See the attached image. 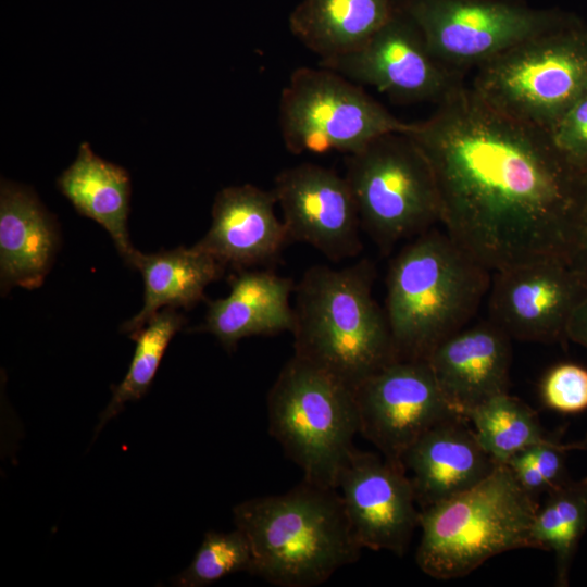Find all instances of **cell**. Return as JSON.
Segmentation results:
<instances>
[{"label": "cell", "mask_w": 587, "mask_h": 587, "mask_svg": "<svg viewBox=\"0 0 587 587\" xmlns=\"http://www.w3.org/2000/svg\"><path fill=\"white\" fill-rule=\"evenodd\" d=\"M405 134L433 170L444 229L480 264L495 272L572 261L584 171L564 159L548 132L463 85Z\"/></svg>", "instance_id": "obj_1"}, {"label": "cell", "mask_w": 587, "mask_h": 587, "mask_svg": "<svg viewBox=\"0 0 587 587\" xmlns=\"http://www.w3.org/2000/svg\"><path fill=\"white\" fill-rule=\"evenodd\" d=\"M491 274L445 229L410 239L386 280L384 310L398 360H427L466 327L488 295Z\"/></svg>", "instance_id": "obj_2"}, {"label": "cell", "mask_w": 587, "mask_h": 587, "mask_svg": "<svg viewBox=\"0 0 587 587\" xmlns=\"http://www.w3.org/2000/svg\"><path fill=\"white\" fill-rule=\"evenodd\" d=\"M374 264L315 265L295 287L294 355L354 389L398 360L383 310L373 297Z\"/></svg>", "instance_id": "obj_3"}, {"label": "cell", "mask_w": 587, "mask_h": 587, "mask_svg": "<svg viewBox=\"0 0 587 587\" xmlns=\"http://www.w3.org/2000/svg\"><path fill=\"white\" fill-rule=\"evenodd\" d=\"M233 516L250 544L252 574L275 586L320 585L363 549L338 490L304 479L285 494L238 503Z\"/></svg>", "instance_id": "obj_4"}, {"label": "cell", "mask_w": 587, "mask_h": 587, "mask_svg": "<svg viewBox=\"0 0 587 587\" xmlns=\"http://www.w3.org/2000/svg\"><path fill=\"white\" fill-rule=\"evenodd\" d=\"M538 507L511 469L498 464L472 488L420 509L416 564L433 578L452 579L497 554L533 548Z\"/></svg>", "instance_id": "obj_5"}, {"label": "cell", "mask_w": 587, "mask_h": 587, "mask_svg": "<svg viewBox=\"0 0 587 587\" xmlns=\"http://www.w3.org/2000/svg\"><path fill=\"white\" fill-rule=\"evenodd\" d=\"M270 434L312 484L336 488L360 430L353 389L292 355L267 395Z\"/></svg>", "instance_id": "obj_6"}, {"label": "cell", "mask_w": 587, "mask_h": 587, "mask_svg": "<svg viewBox=\"0 0 587 587\" xmlns=\"http://www.w3.org/2000/svg\"><path fill=\"white\" fill-rule=\"evenodd\" d=\"M496 110L548 133L587 93V25L573 15L477 67L470 86Z\"/></svg>", "instance_id": "obj_7"}, {"label": "cell", "mask_w": 587, "mask_h": 587, "mask_svg": "<svg viewBox=\"0 0 587 587\" xmlns=\"http://www.w3.org/2000/svg\"><path fill=\"white\" fill-rule=\"evenodd\" d=\"M346 168L361 226L383 252L440 223L433 170L405 133L382 135L348 154Z\"/></svg>", "instance_id": "obj_8"}, {"label": "cell", "mask_w": 587, "mask_h": 587, "mask_svg": "<svg viewBox=\"0 0 587 587\" xmlns=\"http://www.w3.org/2000/svg\"><path fill=\"white\" fill-rule=\"evenodd\" d=\"M278 123L294 154L339 151L352 154L377 137L405 133L404 123L360 85L320 66L295 70L279 99Z\"/></svg>", "instance_id": "obj_9"}, {"label": "cell", "mask_w": 587, "mask_h": 587, "mask_svg": "<svg viewBox=\"0 0 587 587\" xmlns=\"http://www.w3.org/2000/svg\"><path fill=\"white\" fill-rule=\"evenodd\" d=\"M432 53L458 72L479 67L512 47L559 27L574 14L520 0H396Z\"/></svg>", "instance_id": "obj_10"}, {"label": "cell", "mask_w": 587, "mask_h": 587, "mask_svg": "<svg viewBox=\"0 0 587 587\" xmlns=\"http://www.w3.org/2000/svg\"><path fill=\"white\" fill-rule=\"evenodd\" d=\"M320 66L403 103L438 104L464 85L463 73L435 58L417 24L397 3L389 20L363 47L320 61Z\"/></svg>", "instance_id": "obj_11"}, {"label": "cell", "mask_w": 587, "mask_h": 587, "mask_svg": "<svg viewBox=\"0 0 587 587\" xmlns=\"http://www.w3.org/2000/svg\"><path fill=\"white\" fill-rule=\"evenodd\" d=\"M586 294L587 273L569 259L510 266L491 274L487 319L511 339L561 342Z\"/></svg>", "instance_id": "obj_12"}, {"label": "cell", "mask_w": 587, "mask_h": 587, "mask_svg": "<svg viewBox=\"0 0 587 587\" xmlns=\"http://www.w3.org/2000/svg\"><path fill=\"white\" fill-rule=\"evenodd\" d=\"M353 394L359 433L385 459L401 465L407 450L426 430L462 416L446 400L426 360H397L363 380Z\"/></svg>", "instance_id": "obj_13"}, {"label": "cell", "mask_w": 587, "mask_h": 587, "mask_svg": "<svg viewBox=\"0 0 587 587\" xmlns=\"http://www.w3.org/2000/svg\"><path fill=\"white\" fill-rule=\"evenodd\" d=\"M272 190L290 241L308 243L334 262L359 254L361 222L346 177L302 163L280 171Z\"/></svg>", "instance_id": "obj_14"}, {"label": "cell", "mask_w": 587, "mask_h": 587, "mask_svg": "<svg viewBox=\"0 0 587 587\" xmlns=\"http://www.w3.org/2000/svg\"><path fill=\"white\" fill-rule=\"evenodd\" d=\"M336 489L362 548L404 554L419 526L420 511L403 465L354 449Z\"/></svg>", "instance_id": "obj_15"}, {"label": "cell", "mask_w": 587, "mask_h": 587, "mask_svg": "<svg viewBox=\"0 0 587 587\" xmlns=\"http://www.w3.org/2000/svg\"><path fill=\"white\" fill-rule=\"evenodd\" d=\"M511 338L490 320L464 327L441 341L427 362L449 404L462 416L508 392Z\"/></svg>", "instance_id": "obj_16"}, {"label": "cell", "mask_w": 587, "mask_h": 587, "mask_svg": "<svg viewBox=\"0 0 587 587\" xmlns=\"http://www.w3.org/2000/svg\"><path fill=\"white\" fill-rule=\"evenodd\" d=\"M275 204L273 190L251 184L223 188L213 202L211 227L195 246L225 266L242 268L275 260L290 241Z\"/></svg>", "instance_id": "obj_17"}, {"label": "cell", "mask_w": 587, "mask_h": 587, "mask_svg": "<svg viewBox=\"0 0 587 587\" xmlns=\"http://www.w3.org/2000/svg\"><path fill=\"white\" fill-rule=\"evenodd\" d=\"M402 465L420 509L472 488L497 467L463 416L426 430L404 453Z\"/></svg>", "instance_id": "obj_18"}, {"label": "cell", "mask_w": 587, "mask_h": 587, "mask_svg": "<svg viewBox=\"0 0 587 587\" xmlns=\"http://www.w3.org/2000/svg\"><path fill=\"white\" fill-rule=\"evenodd\" d=\"M229 294L209 303L202 329L233 351L255 335L291 332L295 324L290 295L294 282L270 271H240L229 280Z\"/></svg>", "instance_id": "obj_19"}, {"label": "cell", "mask_w": 587, "mask_h": 587, "mask_svg": "<svg viewBox=\"0 0 587 587\" xmlns=\"http://www.w3.org/2000/svg\"><path fill=\"white\" fill-rule=\"evenodd\" d=\"M59 243L55 225L28 188L1 180V287H39L53 262Z\"/></svg>", "instance_id": "obj_20"}, {"label": "cell", "mask_w": 587, "mask_h": 587, "mask_svg": "<svg viewBox=\"0 0 587 587\" xmlns=\"http://www.w3.org/2000/svg\"><path fill=\"white\" fill-rule=\"evenodd\" d=\"M57 185L80 215L96 221L109 233L120 255L134 267L138 251L127 230L128 172L96 155L87 142H82L76 159L59 176Z\"/></svg>", "instance_id": "obj_21"}, {"label": "cell", "mask_w": 587, "mask_h": 587, "mask_svg": "<svg viewBox=\"0 0 587 587\" xmlns=\"http://www.w3.org/2000/svg\"><path fill=\"white\" fill-rule=\"evenodd\" d=\"M396 0H301L290 12V33L320 61L363 47L389 20Z\"/></svg>", "instance_id": "obj_22"}, {"label": "cell", "mask_w": 587, "mask_h": 587, "mask_svg": "<svg viewBox=\"0 0 587 587\" xmlns=\"http://www.w3.org/2000/svg\"><path fill=\"white\" fill-rule=\"evenodd\" d=\"M134 267L141 272L143 307L122 325V330L136 333L164 308L189 309L204 298L207 286L221 277L225 265L196 246L179 247L157 253L138 251Z\"/></svg>", "instance_id": "obj_23"}, {"label": "cell", "mask_w": 587, "mask_h": 587, "mask_svg": "<svg viewBox=\"0 0 587 587\" xmlns=\"http://www.w3.org/2000/svg\"><path fill=\"white\" fill-rule=\"evenodd\" d=\"M587 532V476L547 491L533 526V548L551 551L555 563V585L566 587L579 541Z\"/></svg>", "instance_id": "obj_24"}, {"label": "cell", "mask_w": 587, "mask_h": 587, "mask_svg": "<svg viewBox=\"0 0 587 587\" xmlns=\"http://www.w3.org/2000/svg\"><path fill=\"white\" fill-rule=\"evenodd\" d=\"M466 417L484 450L499 464L550 436L541 427L537 412L509 392L488 399Z\"/></svg>", "instance_id": "obj_25"}, {"label": "cell", "mask_w": 587, "mask_h": 587, "mask_svg": "<svg viewBox=\"0 0 587 587\" xmlns=\"http://www.w3.org/2000/svg\"><path fill=\"white\" fill-rule=\"evenodd\" d=\"M184 324L185 317L176 309L164 308L138 332L130 334L136 341L133 359L125 377L113 390L110 402L99 417L95 436L127 402L136 401L146 395L170 341Z\"/></svg>", "instance_id": "obj_26"}, {"label": "cell", "mask_w": 587, "mask_h": 587, "mask_svg": "<svg viewBox=\"0 0 587 587\" xmlns=\"http://www.w3.org/2000/svg\"><path fill=\"white\" fill-rule=\"evenodd\" d=\"M252 571L253 554L242 532H208L190 564L174 578V585L203 587L227 575Z\"/></svg>", "instance_id": "obj_27"}, {"label": "cell", "mask_w": 587, "mask_h": 587, "mask_svg": "<svg viewBox=\"0 0 587 587\" xmlns=\"http://www.w3.org/2000/svg\"><path fill=\"white\" fill-rule=\"evenodd\" d=\"M562 433L557 432L546 441L520 451L505 463L519 483L534 496L547 492L569 479L565 469L569 451H587V436L582 440L563 442Z\"/></svg>", "instance_id": "obj_28"}, {"label": "cell", "mask_w": 587, "mask_h": 587, "mask_svg": "<svg viewBox=\"0 0 587 587\" xmlns=\"http://www.w3.org/2000/svg\"><path fill=\"white\" fill-rule=\"evenodd\" d=\"M540 394L549 409L574 414L587 410V369L575 363H561L545 375Z\"/></svg>", "instance_id": "obj_29"}, {"label": "cell", "mask_w": 587, "mask_h": 587, "mask_svg": "<svg viewBox=\"0 0 587 587\" xmlns=\"http://www.w3.org/2000/svg\"><path fill=\"white\" fill-rule=\"evenodd\" d=\"M549 134L569 163L580 171L587 170V93L573 104Z\"/></svg>", "instance_id": "obj_30"}, {"label": "cell", "mask_w": 587, "mask_h": 587, "mask_svg": "<svg viewBox=\"0 0 587 587\" xmlns=\"http://www.w3.org/2000/svg\"><path fill=\"white\" fill-rule=\"evenodd\" d=\"M572 262L587 273V170L583 174L582 202Z\"/></svg>", "instance_id": "obj_31"}, {"label": "cell", "mask_w": 587, "mask_h": 587, "mask_svg": "<svg viewBox=\"0 0 587 587\" xmlns=\"http://www.w3.org/2000/svg\"><path fill=\"white\" fill-rule=\"evenodd\" d=\"M567 339L587 349V294L574 310L569 325Z\"/></svg>", "instance_id": "obj_32"}]
</instances>
